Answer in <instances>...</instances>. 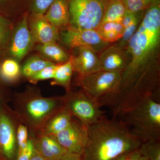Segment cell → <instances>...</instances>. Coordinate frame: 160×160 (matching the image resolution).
<instances>
[{"label":"cell","instance_id":"22","mask_svg":"<svg viewBox=\"0 0 160 160\" xmlns=\"http://www.w3.org/2000/svg\"><path fill=\"white\" fill-rule=\"evenodd\" d=\"M73 72L72 60L70 55L67 62L58 65L53 78L54 84L62 86L66 89L67 92L71 91L70 82Z\"/></svg>","mask_w":160,"mask_h":160},{"label":"cell","instance_id":"31","mask_svg":"<svg viewBox=\"0 0 160 160\" xmlns=\"http://www.w3.org/2000/svg\"><path fill=\"white\" fill-rule=\"evenodd\" d=\"M11 23L4 16L0 15V48L6 43L10 34Z\"/></svg>","mask_w":160,"mask_h":160},{"label":"cell","instance_id":"2","mask_svg":"<svg viewBox=\"0 0 160 160\" xmlns=\"http://www.w3.org/2000/svg\"><path fill=\"white\" fill-rule=\"evenodd\" d=\"M142 142L132 135L122 120L105 118L88 126L83 160H112L139 148Z\"/></svg>","mask_w":160,"mask_h":160},{"label":"cell","instance_id":"3","mask_svg":"<svg viewBox=\"0 0 160 160\" xmlns=\"http://www.w3.org/2000/svg\"><path fill=\"white\" fill-rule=\"evenodd\" d=\"M122 119L142 142L160 140V104L152 98L127 112Z\"/></svg>","mask_w":160,"mask_h":160},{"label":"cell","instance_id":"29","mask_svg":"<svg viewBox=\"0 0 160 160\" xmlns=\"http://www.w3.org/2000/svg\"><path fill=\"white\" fill-rule=\"evenodd\" d=\"M58 65L54 64L51 66H47L37 73L28 78L29 81L32 82L34 83L42 80L53 78Z\"/></svg>","mask_w":160,"mask_h":160},{"label":"cell","instance_id":"18","mask_svg":"<svg viewBox=\"0 0 160 160\" xmlns=\"http://www.w3.org/2000/svg\"><path fill=\"white\" fill-rule=\"evenodd\" d=\"M124 26L121 22H108L101 24L96 29L101 38L112 44L118 42L124 33Z\"/></svg>","mask_w":160,"mask_h":160},{"label":"cell","instance_id":"21","mask_svg":"<svg viewBox=\"0 0 160 160\" xmlns=\"http://www.w3.org/2000/svg\"><path fill=\"white\" fill-rule=\"evenodd\" d=\"M36 49L42 55L60 64L66 62L70 58V56L56 43L39 44Z\"/></svg>","mask_w":160,"mask_h":160},{"label":"cell","instance_id":"33","mask_svg":"<svg viewBox=\"0 0 160 160\" xmlns=\"http://www.w3.org/2000/svg\"><path fill=\"white\" fill-rule=\"evenodd\" d=\"M140 156L138 149L123 153L112 160H138Z\"/></svg>","mask_w":160,"mask_h":160},{"label":"cell","instance_id":"28","mask_svg":"<svg viewBox=\"0 0 160 160\" xmlns=\"http://www.w3.org/2000/svg\"><path fill=\"white\" fill-rule=\"evenodd\" d=\"M126 9L129 11H145L157 0H123Z\"/></svg>","mask_w":160,"mask_h":160},{"label":"cell","instance_id":"30","mask_svg":"<svg viewBox=\"0 0 160 160\" xmlns=\"http://www.w3.org/2000/svg\"><path fill=\"white\" fill-rule=\"evenodd\" d=\"M28 129L26 126L20 125L18 128L16 138L18 147V156L26 149L28 144Z\"/></svg>","mask_w":160,"mask_h":160},{"label":"cell","instance_id":"4","mask_svg":"<svg viewBox=\"0 0 160 160\" xmlns=\"http://www.w3.org/2000/svg\"><path fill=\"white\" fill-rule=\"evenodd\" d=\"M106 0H69V27L96 30L102 18Z\"/></svg>","mask_w":160,"mask_h":160},{"label":"cell","instance_id":"13","mask_svg":"<svg viewBox=\"0 0 160 160\" xmlns=\"http://www.w3.org/2000/svg\"><path fill=\"white\" fill-rule=\"evenodd\" d=\"M102 69L122 72L128 64L126 50L117 43L110 44L99 53Z\"/></svg>","mask_w":160,"mask_h":160},{"label":"cell","instance_id":"5","mask_svg":"<svg viewBox=\"0 0 160 160\" xmlns=\"http://www.w3.org/2000/svg\"><path fill=\"white\" fill-rule=\"evenodd\" d=\"M122 72L99 70L83 76H78L77 84L82 90L94 101L116 91Z\"/></svg>","mask_w":160,"mask_h":160},{"label":"cell","instance_id":"1","mask_svg":"<svg viewBox=\"0 0 160 160\" xmlns=\"http://www.w3.org/2000/svg\"><path fill=\"white\" fill-rule=\"evenodd\" d=\"M160 0L145 13L126 46L128 64L122 72L116 92L131 101L142 99L160 84Z\"/></svg>","mask_w":160,"mask_h":160},{"label":"cell","instance_id":"23","mask_svg":"<svg viewBox=\"0 0 160 160\" xmlns=\"http://www.w3.org/2000/svg\"><path fill=\"white\" fill-rule=\"evenodd\" d=\"M54 64L50 61L43 59L38 57H32L24 64L22 72L23 75L29 78L47 66Z\"/></svg>","mask_w":160,"mask_h":160},{"label":"cell","instance_id":"37","mask_svg":"<svg viewBox=\"0 0 160 160\" xmlns=\"http://www.w3.org/2000/svg\"><path fill=\"white\" fill-rule=\"evenodd\" d=\"M0 160H4L1 159H0Z\"/></svg>","mask_w":160,"mask_h":160},{"label":"cell","instance_id":"32","mask_svg":"<svg viewBox=\"0 0 160 160\" xmlns=\"http://www.w3.org/2000/svg\"><path fill=\"white\" fill-rule=\"evenodd\" d=\"M34 146L32 140H28L26 149L21 154L18 156L17 160H30Z\"/></svg>","mask_w":160,"mask_h":160},{"label":"cell","instance_id":"10","mask_svg":"<svg viewBox=\"0 0 160 160\" xmlns=\"http://www.w3.org/2000/svg\"><path fill=\"white\" fill-rule=\"evenodd\" d=\"M64 107L63 98H36L29 101L26 106V113L35 123H40L50 115L56 113Z\"/></svg>","mask_w":160,"mask_h":160},{"label":"cell","instance_id":"16","mask_svg":"<svg viewBox=\"0 0 160 160\" xmlns=\"http://www.w3.org/2000/svg\"><path fill=\"white\" fill-rule=\"evenodd\" d=\"M58 29L69 26V0H55L44 14Z\"/></svg>","mask_w":160,"mask_h":160},{"label":"cell","instance_id":"11","mask_svg":"<svg viewBox=\"0 0 160 160\" xmlns=\"http://www.w3.org/2000/svg\"><path fill=\"white\" fill-rule=\"evenodd\" d=\"M30 24L35 42L40 44L56 43L60 40L58 29L49 22L44 15L30 13Z\"/></svg>","mask_w":160,"mask_h":160},{"label":"cell","instance_id":"6","mask_svg":"<svg viewBox=\"0 0 160 160\" xmlns=\"http://www.w3.org/2000/svg\"><path fill=\"white\" fill-rule=\"evenodd\" d=\"M64 107L72 116L87 126L98 122L106 117L97 102L89 98L82 90L77 92H67L63 97Z\"/></svg>","mask_w":160,"mask_h":160},{"label":"cell","instance_id":"17","mask_svg":"<svg viewBox=\"0 0 160 160\" xmlns=\"http://www.w3.org/2000/svg\"><path fill=\"white\" fill-rule=\"evenodd\" d=\"M145 12V11L133 12L126 10L122 22L125 28L124 33L117 43L123 49H126L129 40L137 29Z\"/></svg>","mask_w":160,"mask_h":160},{"label":"cell","instance_id":"35","mask_svg":"<svg viewBox=\"0 0 160 160\" xmlns=\"http://www.w3.org/2000/svg\"><path fill=\"white\" fill-rule=\"evenodd\" d=\"M30 160H48L46 159L42 156L41 154H40L39 152L35 148H34L33 152H32V155L31 159Z\"/></svg>","mask_w":160,"mask_h":160},{"label":"cell","instance_id":"34","mask_svg":"<svg viewBox=\"0 0 160 160\" xmlns=\"http://www.w3.org/2000/svg\"><path fill=\"white\" fill-rule=\"evenodd\" d=\"M60 160H83V159L82 155L67 152Z\"/></svg>","mask_w":160,"mask_h":160},{"label":"cell","instance_id":"26","mask_svg":"<svg viewBox=\"0 0 160 160\" xmlns=\"http://www.w3.org/2000/svg\"><path fill=\"white\" fill-rule=\"evenodd\" d=\"M55 0H27L28 12L44 15Z\"/></svg>","mask_w":160,"mask_h":160},{"label":"cell","instance_id":"7","mask_svg":"<svg viewBox=\"0 0 160 160\" xmlns=\"http://www.w3.org/2000/svg\"><path fill=\"white\" fill-rule=\"evenodd\" d=\"M64 45L71 48L89 47L99 53L110 44L103 41L94 29H78L67 27L60 34Z\"/></svg>","mask_w":160,"mask_h":160},{"label":"cell","instance_id":"14","mask_svg":"<svg viewBox=\"0 0 160 160\" xmlns=\"http://www.w3.org/2000/svg\"><path fill=\"white\" fill-rule=\"evenodd\" d=\"M14 126L6 114H0V153L7 160H13L17 151Z\"/></svg>","mask_w":160,"mask_h":160},{"label":"cell","instance_id":"27","mask_svg":"<svg viewBox=\"0 0 160 160\" xmlns=\"http://www.w3.org/2000/svg\"><path fill=\"white\" fill-rule=\"evenodd\" d=\"M27 7V0H0V15Z\"/></svg>","mask_w":160,"mask_h":160},{"label":"cell","instance_id":"8","mask_svg":"<svg viewBox=\"0 0 160 160\" xmlns=\"http://www.w3.org/2000/svg\"><path fill=\"white\" fill-rule=\"evenodd\" d=\"M88 126L72 119L69 126L55 136L68 152L82 154L88 140Z\"/></svg>","mask_w":160,"mask_h":160},{"label":"cell","instance_id":"9","mask_svg":"<svg viewBox=\"0 0 160 160\" xmlns=\"http://www.w3.org/2000/svg\"><path fill=\"white\" fill-rule=\"evenodd\" d=\"M28 12L22 16L15 30L10 46V53L16 59L21 61L32 48L35 42L28 27Z\"/></svg>","mask_w":160,"mask_h":160},{"label":"cell","instance_id":"25","mask_svg":"<svg viewBox=\"0 0 160 160\" xmlns=\"http://www.w3.org/2000/svg\"><path fill=\"white\" fill-rule=\"evenodd\" d=\"M19 66L16 61L11 59L6 60L1 66L0 73L5 80L12 81L18 77L20 75Z\"/></svg>","mask_w":160,"mask_h":160},{"label":"cell","instance_id":"20","mask_svg":"<svg viewBox=\"0 0 160 160\" xmlns=\"http://www.w3.org/2000/svg\"><path fill=\"white\" fill-rule=\"evenodd\" d=\"M126 10L123 0H106L104 14L100 25L108 22H122Z\"/></svg>","mask_w":160,"mask_h":160},{"label":"cell","instance_id":"12","mask_svg":"<svg viewBox=\"0 0 160 160\" xmlns=\"http://www.w3.org/2000/svg\"><path fill=\"white\" fill-rule=\"evenodd\" d=\"M77 54L71 55L73 71L83 76L102 70L99 53L89 47L76 48Z\"/></svg>","mask_w":160,"mask_h":160},{"label":"cell","instance_id":"24","mask_svg":"<svg viewBox=\"0 0 160 160\" xmlns=\"http://www.w3.org/2000/svg\"><path fill=\"white\" fill-rule=\"evenodd\" d=\"M138 150L141 156L149 160H160V140L142 142Z\"/></svg>","mask_w":160,"mask_h":160},{"label":"cell","instance_id":"19","mask_svg":"<svg viewBox=\"0 0 160 160\" xmlns=\"http://www.w3.org/2000/svg\"><path fill=\"white\" fill-rule=\"evenodd\" d=\"M73 119L72 115L65 107H63L53 117L45 128V133L55 136L67 128Z\"/></svg>","mask_w":160,"mask_h":160},{"label":"cell","instance_id":"15","mask_svg":"<svg viewBox=\"0 0 160 160\" xmlns=\"http://www.w3.org/2000/svg\"><path fill=\"white\" fill-rule=\"evenodd\" d=\"M32 142L35 148L48 160H60L67 152L54 136L45 133Z\"/></svg>","mask_w":160,"mask_h":160},{"label":"cell","instance_id":"36","mask_svg":"<svg viewBox=\"0 0 160 160\" xmlns=\"http://www.w3.org/2000/svg\"><path fill=\"white\" fill-rule=\"evenodd\" d=\"M138 160H149L147 158H145V157L142 156H140Z\"/></svg>","mask_w":160,"mask_h":160}]
</instances>
